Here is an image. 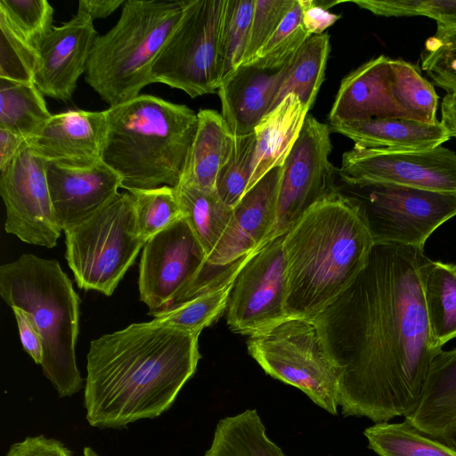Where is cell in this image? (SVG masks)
<instances>
[{"instance_id": "obj_1", "label": "cell", "mask_w": 456, "mask_h": 456, "mask_svg": "<svg viewBox=\"0 0 456 456\" xmlns=\"http://www.w3.org/2000/svg\"><path fill=\"white\" fill-rule=\"evenodd\" d=\"M424 248L373 245L364 269L314 320L339 377L345 417L375 423L418 407L434 356L422 281Z\"/></svg>"}, {"instance_id": "obj_2", "label": "cell", "mask_w": 456, "mask_h": 456, "mask_svg": "<svg viewBox=\"0 0 456 456\" xmlns=\"http://www.w3.org/2000/svg\"><path fill=\"white\" fill-rule=\"evenodd\" d=\"M198 338L152 320L92 340L84 391L90 426L119 429L167 411L196 371Z\"/></svg>"}, {"instance_id": "obj_3", "label": "cell", "mask_w": 456, "mask_h": 456, "mask_svg": "<svg viewBox=\"0 0 456 456\" xmlns=\"http://www.w3.org/2000/svg\"><path fill=\"white\" fill-rule=\"evenodd\" d=\"M374 241L357 203L338 189L283 235L289 318L314 321L356 279Z\"/></svg>"}, {"instance_id": "obj_4", "label": "cell", "mask_w": 456, "mask_h": 456, "mask_svg": "<svg viewBox=\"0 0 456 456\" xmlns=\"http://www.w3.org/2000/svg\"><path fill=\"white\" fill-rule=\"evenodd\" d=\"M105 111L108 132L102 161L120 176L121 188H175L197 132V113L149 94Z\"/></svg>"}, {"instance_id": "obj_5", "label": "cell", "mask_w": 456, "mask_h": 456, "mask_svg": "<svg viewBox=\"0 0 456 456\" xmlns=\"http://www.w3.org/2000/svg\"><path fill=\"white\" fill-rule=\"evenodd\" d=\"M0 295L24 311L39 332L43 373L60 397L83 387L75 346L79 330L80 298L58 261L24 254L0 267Z\"/></svg>"}, {"instance_id": "obj_6", "label": "cell", "mask_w": 456, "mask_h": 456, "mask_svg": "<svg viewBox=\"0 0 456 456\" xmlns=\"http://www.w3.org/2000/svg\"><path fill=\"white\" fill-rule=\"evenodd\" d=\"M188 0H126L117 23L97 36L85 81L111 106L139 95Z\"/></svg>"}, {"instance_id": "obj_7", "label": "cell", "mask_w": 456, "mask_h": 456, "mask_svg": "<svg viewBox=\"0 0 456 456\" xmlns=\"http://www.w3.org/2000/svg\"><path fill=\"white\" fill-rule=\"evenodd\" d=\"M65 257L77 286L110 296L146 243L132 195L118 192L101 210L64 231Z\"/></svg>"}, {"instance_id": "obj_8", "label": "cell", "mask_w": 456, "mask_h": 456, "mask_svg": "<svg viewBox=\"0 0 456 456\" xmlns=\"http://www.w3.org/2000/svg\"><path fill=\"white\" fill-rule=\"evenodd\" d=\"M247 345L265 373L298 388L329 413H338V372L314 321L288 318L249 337Z\"/></svg>"}, {"instance_id": "obj_9", "label": "cell", "mask_w": 456, "mask_h": 456, "mask_svg": "<svg viewBox=\"0 0 456 456\" xmlns=\"http://www.w3.org/2000/svg\"><path fill=\"white\" fill-rule=\"evenodd\" d=\"M226 0H188L183 14L151 70V82L190 97L221 85L220 37Z\"/></svg>"}, {"instance_id": "obj_10", "label": "cell", "mask_w": 456, "mask_h": 456, "mask_svg": "<svg viewBox=\"0 0 456 456\" xmlns=\"http://www.w3.org/2000/svg\"><path fill=\"white\" fill-rule=\"evenodd\" d=\"M346 185L358 205L374 244L424 248L429 236L456 216V193L390 183Z\"/></svg>"}, {"instance_id": "obj_11", "label": "cell", "mask_w": 456, "mask_h": 456, "mask_svg": "<svg viewBox=\"0 0 456 456\" xmlns=\"http://www.w3.org/2000/svg\"><path fill=\"white\" fill-rule=\"evenodd\" d=\"M330 128L307 115L301 133L281 166L276 218L266 243L285 234L315 202L336 190L329 159Z\"/></svg>"}, {"instance_id": "obj_12", "label": "cell", "mask_w": 456, "mask_h": 456, "mask_svg": "<svg viewBox=\"0 0 456 456\" xmlns=\"http://www.w3.org/2000/svg\"><path fill=\"white\" fill-rule=\"evenodd\" d=\"M206 265L207 254L184 216L144 244L139 265L140 299L151 313L171 306Z\"/></svg>"}, {"instance_id": "obj_13", "label": "cell", "mask_w": 456, "mask_h": 456, "mask_svg": "<svg viewBox=\"0 0 456 456\" xmlns=\"http://www.w3.org/2000/svg\"><path fill=\"white\" fill-rule=\"evenodd\" d=\"M283 235L258 249L239 273L226 308L233 332L256 336L289 318Z\"/></svg>"}, {"instance_id": "obj_14", "label": "cell", "mask_w": 456, "mask_h": 456, "mask_svg": "<svg viewBox=\"0 0 456 456\" xmlns=\"http://www.w3.org/2000/svg\"><path fill=\"white\" fill-rule=\"evenodd\" d=\"M338 173L347 185L390 183L456 193V153L442 145L399 151L354 145L343 154Z\"/></svg>"}, {"instance_id": "obj_15", "label": "cell", "mask_w": 456, "mask_h": 456, "mask_svg": "<svg viewBox=\"0 0 456 456\" xmlns=\"http://www.w3.org/2000/svg\"><path fill=\"white\" fill-rule=\"evenodd\" d=\"M0 194L5 207L4 229L20 240L53 248L61 236L50 197L46 160L26 143L0 171Z\"/></svg>"}, {"instance_id": "obj_16", "label": "cell", "mask_w": 456, "mask_h": 456, "mask_svg": "<svg viewBox=\"0 0 456 456\" xmlns=\"http://www.w3.org/2000/svg\"><path fill=\"white\" fill-rule=\"evenodd\" d=\"M97 36L94 20L78 11L69 21L53 28L37 49L34 83L44 96L71 99Z\"/></svg>"}, {"instance_id": "obj_17", "label": "cell", "mask_w": 456, "mask_h": 456, "mask_svg": "<svg viewBox=\"0 0 456 456\" xmlns=\"http://www.w3.org/2000/svg\"><path fill=\"white\" fill-rule=\"evenodd\" d=\"M107 132L105 110H68L52 115L27 144L48 162L87 168L102 160Z\"/></svg>"}, {"instance_id": "obj_18", "label": "cell", "mask_w": 456, "mask_h": 456, "mask_svg": "<svg viewBox=\"0 0 456 456\" xmlns=\"http://www.w3.org/2000/svg\"><path fill=\"white\" fill-rule=\"evenodd\" d=\"M281 175V167L273 168L243 195L207 264L225 266L267 244L276 218Z\"/></svg>"}, {"instance_id": "obj_19", "label": "cell", "mask_w": 456, "mask_h": 456, "mask_svg": "<svg viewBox=\"0 0 456 456\" xmlns=\"http://www.w3.org/2000/svg\"><path fill=\"white\" fill-rule=\"evenodd\" d=\"M46 177L54 216L61 231L101 210L121 188L120 176L102 160L87 168L65 167L46 161Z\"/></svg>"}, {"instance_id": "obj_20", "label": "cell", "mask_w": 456, "mask_h": 456, "mask_svg": "<svg viewBox=\"0 0 456 456\" xmlns=\"http://www.w3.org/2000/svg\"><path fill=\"white\" fill-rule=\"evenodd\" d=\"M258 249L225 266L207 264L196 282L173 305L150 313L153 321L199 337L227 308L239 273Z\"/></svg>"}, {"instance_id": "obj_21", "label": "cell", "mask_w": 456, "mask_h": 456, "mask_svg": "<svg viewBox=\"0 0 456 456\" xmlns=\"http://www.w3.org/2000/svg\"><path fill=\"white\" fill-rule=\"evenodd\" d=\"M376 118H410L393 94L390 58L385 55L369 60L342 79L329 114L330 125Z\"/></svg>"}, {"instance_id": "obj_22", "label": "cell", "mask_w": 456, "mask_h": 456, "mask_svg": "<svg viewBox=\"0 0 456 456\" xmlns=\"http://www.w3.org/2000/svg\"><path fill=\"white\" fill-rule=\"evenodd\" d=\"M288 65L275 70L253 64L240 65L221 83L217 90L221 115L234 136L253 133L260 120L272 110Z\"/></svg>"}, {"instance_id": "obj_23", "label": "cell", "mask_w": 456, "mask_h": 456, "mask_svg": "<svg viewBox=\"0 0 456 456\" xmlns=\"http://www.w3.org/2000/svg\"><path fill=\"white\" fill-rule=\"evenodd\" d=\"M405 420L447 445L456 441V348L434 356L419 405Z\"/></svg>"}, {"instance_id": "obj_24", "label": "cell", "mask_w": 456, "mask_h": 456, "mask_svg": "<svg viewBox=\"0 0 456 456\" xmlns=\"http://www.w3.org/2000/svg\"><path fill=\"white\" fill-rule=\"evenodd\" d=\"M330 128L364 149H431L441 146L452 137L442 121L425 123L404 118H376L330 125Z\"/></svg>"}, {"instance_id": "obj_25", "label": "cell", "mask_w": 456, "mask_h": 456, "mask_svg": "<svg viewBox=\"0 0 456 456\" xmlns=\"http://www.w3.org/2000/svg\"><path fill=\"white\" fill-rule=\"evenodd\" d=\"M308 111L297 96L290 94L260 120L254 130L256 150L247 191L270 170L283 165Z\"/></svg>"}, {"instance_id": "obj_26", "label": "cell", "mask_w": 456, "mask_h": 456, "mask_svg": "<svg viewBox=\"0 0 456 456\" xmlns=\"http://www.w3.org/2000/svg\"><path fill=\"white\" fill-rule=\"evenodd\" d=\"M197 115V132L178 185L215 191L216 176L232 153L234 135L216 110L204 109Z\"/></svg>"}, {"instance_id": "obj_27", "label": "cell", "mask_w": 456, "mask_h": 456, "mask_svg": "<svg viewBox=\"0 0 456 456\" xmlns=\"http://www.w3.org/2000/svg\"><path fill=\"white\" fill-rule=\"evenodd\" d=\"M423 297L432 346L456 338V264L431 260L422 281Z\"/></svg>"}, {"instance_id": "obj_28", "label": "cell", "mask_w": 456, "mask_h": 456, "mask_svg": "<svg viewBox=\"0 0 456 456\" xmlns=\"http://www.w3.org/2000/svg\"><path fill=\"white\" fill-rule=\"evenodd\" d=\"M204 456H286L265 430L255 409L221 419Z\"/></svg>"}, {"instance_id": "obj_29", "label": "cell", "mask_w": 456, "mask_h": 456, "mask_svg": "<svg viewBox=\"0 0 456 456\" xmlns=\"http://www.w3.org/2000/svg\"><path fill=\"white\" fill-rule=\"evenodd\" d=\"M330 52L328 33L311 36L289 62L272 110L287 95L294 94L310 110L324 80Z\"/></svg>"}, {"instance_id": "obj_30", "label": "cell", "mask_w": 456, "mask_h": 456, "mask_svg": "<svg viewBox=\"0 0 456 456\" xmlns=\"http://www.w3.org/2000/svg\"><path fill=\"white\" fill-rule=\"evenodd\" d=\"M43 94L34 82L0 77V128L26 139L51 118Z\"/></svg>"}, {"instance_id": "obj_31", "label": "cell", "mask_w": 456, "mask_h": 456, "mask_svg": "<svg viewBox=\"0 0 456 456\" xmlns=\"http://www.w3.org/2000/svg\"><path fill=\"white\" fill-rule=\"evenodd\" d=\"M175 191L186 218L204 248L207 257L223 236L232 215L216 191L177 185Z\"/></svg>"}, {"instance_id": "obj_32", "label": "cell", "mask_w": 456, "mask_h": 456, "mask_svg": "<svg viewBox=\"0 0 456 456\" xmlns=\"http://www.w3.org/2000/svg\"><path fill=\"white\" fill-rule=\"evenodd\" d=\"M363 435L379 456H456L455 449L424 435L407 420L375 423Z\"/></svg>"}, {"instance_id": "obj_33", "label": "cell", "mask_w": 456, "mask_h": 456, "mask_svg": "<svg viewBox=\"0 0 456 456\" xmlns=\"http://www.w3.org/2000/svg\"><path fill=\"white\" fill-rule=\"evenodd\" d=\"M393 94L410 118L436 123L438 95L419 68L403 59H390Z\"/></svg>"}, {"instance_id": "obj_34", "label": "cell", "mask_w": 456, "mask_h": 456, "mask_svg": "<svg viewBox=\"0 0 456 456\" xmlns=\"http://www.w3.org/2000/svg\"><path fill=\"white\" fill-rule=\"evenodd\" d=\"M128 192L134 200L138 233L145 242L186 216L174 187L163 185Z\"/></svg>"}, {"instance_id": "obj_35", "label": "cell", "mask_w": 456, "mask_h": 456, "mask_svg": "<svg viewBox=\"0 0 456 456\" xmlns=\"http://www.w3.org/2000/svg\"><path fill=\"white\" fill-rule=\"evenodd\" d=\"M255 0H226L220 37L221 83L242 63Z\"/></svg>"}, {"instance_id": "obj_36", "label": "cell", "mask_w": 456, "mask_h": 456, "mask_svg": "<svg viewBox=\"0 0 456 456\" xmlns=\"http://www.w3.org/2000/svg\"><path fill=\"white\" fill-rule=\"evenodd\" d=\"M302 17L301 0H295L274 34L249 64L264 69L275 70L289 63L305 41L313 36L305 30Z\"/></svg>"}, {"instance_id": "obj_37", "label": "cell", "mask_w": 456, "mask_h": 456, "mask_svg": "<svg viewBox=\"0 0 456 456\" xmlns=\"http://www.w3.org/2000/svg\"><path fill=\"white\" fill-rule=\"evenodd\" d=\"M255 150L254 132L243 136H234L232 153L216 176L215 191L221 200L232 208L247 191L252 174Z\"/></svg>"}, {"instance_id": "obj_38", "label": "cell", "mask_w": 456, "mask_h": 456, "mask_svg": "<svg viewBox=\"0 0 456 456\" xmlns=\"http://www.w3.org/2000/svg\"><path fill=\"white\" fill-rule=\"evenodd\" d=\"M53 12L46 0H0V16L36 49L53 28Z\"/></svg>"}, {"instance_id": "obj_39", "label": "cell", "mask_w": 456, "mask_h": 456, "mask_svg": "<svg viewBox=\"0 0 456 456\" xmlns=\"http://www.w3.org/2000/svg\"><path fill=\"white\" fill-rule=\"evenodd\" d=\"M420 66L436 86L456 94V27H437L425 42Z\"/></svg>"}, {"instance_id": "obj_40", "label": "cell", "mask_w": 456, "mask_h": 456, "mask_svg": "<svg viewBox=\"0 0 456 456\" xmlns=\"http://www.w3.org/2000/svg\"><path fill=\"white\" fill-rule=\"evenodd\" d=\"M351 3L386 17L426 16L437 27H456V0H354Z\"/></svg>"}, {"instance_id": "obj_41", "label": "cell", "mask_w": 456, "mask_h": 456, "mask_svg": "<svg viewBox=\"0 0 456 456\" xmlns=\"http://www.w3.org/2000/svg\"><path fill=\"white\" fill-rule=\"evenodd\" d=\"M0 30V77L34 82L38 63L37 49L22 39L1 16Z\"/></svg>"}, {"instance_id": "obj_42", "label": "cell", "mask_w": 456, "mask_h": 456, "mask_svg": "<svg viewBox=\"0 0 456 456\" xmlns=\"http://www.w3.org/2000/svg\"><path fill=\"white\" fill-rule=\"evenodd\" d=\"M295 0H255L249 37L241 65L249 64L272 37Z\"/></svg>"}, {"instance_id": "obj_43", "label": "cell", "mask_w": 456, "mask_h": 456, "mask_svg": "<svg viewBox=\"0 0 456 456\" xmlns=\"http://www.w3.org/2000/svg\"><path fill=\"white\" fill-rule=\"evenodd\" d=\"M5 456H74L61 441L44 435L27 436L12 444Z\"/></svg>"}, {"instance_id": "obj_44", "label": "cell", "mask_w": 456, "mask_h": 456, "mask_svg": "<svg viewBox=\"0 0 456 456\" xmlns=\"http://www.w3.org/2000/svg\"><path fill=\"white\" fill-rule=\"evenodd\" d=\"M12 309L17 322L23 348L37 364L41 365L44 357V346L39 332L24 311L17 307Z\"/></svg>"}, {"instance_id": "obj_45", "label": "cell", "mask_w": 456, "mask_h": 456, "mask_svg": "<svg viewBox=\"0 0 456 456\" xmlns=\"http://www.w3.org/2000/svg\"><path fill=\"white\" fill-rule=\"evenodd\" d=\"M303 6V24L311 35L323 34L340 16L326 10L314 0H301Z\"/></svg>"}, {"instance_id": "obj_46", "label": "cell", "mask_w": 456, "mask_h": 456, "mask_svg": "<svg viewBox=\"0 0 456 456\" xmlns=\"http://www.w3.org/2000/svg\"><path fill=\"white\" fill-rule=\"evenodd\" d=\"M26 143L25 137L0 128V171L4 170L11 164Z\"/></svg>"}, {"instance_id": "obj_47", "label": "cell", "mask_w": 456, "mask_h": 456, "mask_svg": "<svg viewBox=\"0 0 456 456\" xmlns=\"http://www.w3.org/2000/svg\"><path fill=\"white\" fill-rule=\"evenodd\" d=\"M125 2V0H80L77 11L86 13L94 20L110 16Z\"/></svg>"}, {"instance_id": "obj_48", "label": "cell", "mask_w": 456, "mask_h": 456, "mask_svg": "<svg viewBox=\"0 0 456 456\" xmlns=\"http://www.w3.org/2000/svg\"><path fill=\"white\" fill-rule=\"evenodd\" d=\"M442 122L450 131L452 137H456V94H447L441 105Z\"/></svg>"}, {"instance_id": "obj_49", "label": "cell", "mask_w": 456, "mask_h": 456, "mask_svg": "<svg viewBox=\"0 0 456 456\" xmlns=\"http://www.w3.org/2000/svg\"><path fill=\"white\" fill-rule=\"evenodd\" d=\"M83 456H100L93 448L91 447H84L83 449Z\"/></svg>"}]
</instances>
